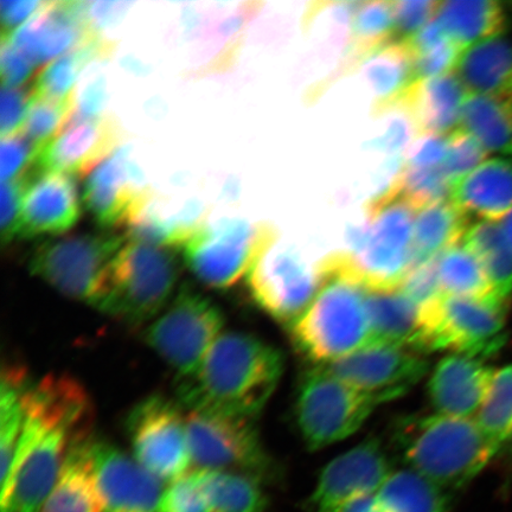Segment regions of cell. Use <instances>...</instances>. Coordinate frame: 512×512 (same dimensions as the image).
Wrapping results in <instances>:
<instances>
[{
  "mask_svg": "<svg viewBox=\"0 0 512 512\" xmlns=\"http://www.w3.org/2000/svg\"><path fill=\"white\" fill-rule=\"evenodd\" d=\"M367 310L371 344L399 345L421 352V309L400 288L367 290Z\"/></svg>",
  "mask_w": 512,
  "mask_h": 512,
  "instance_id": "4316f807",
  "label": "cell"
},
{
  "mask_svg": "<svg viewBox=\"0 0 512 512\" xmlns=\"http://www.w3.org/2000/svg\"><path fill=\"white\" fill-rule=\"evenodd\" d=\"M86 2H48L27 23L9 35L12 46L27 54L36 66L74 49L94 36L86 19Z\"/></svg>",
  "mask_w": 512,
  "mask_h": 512,
  "instance_id": "ffe728a7",
  "label": "cell"
},
{
  "mask_svg": "<svg viewBox=\"0 0 512 512\" xmlns=\"http://www.w3.org/2000/svg\"><path fill=\"white\" fill-rule=\"evenodd\" d=\"M341 512H379L376 495L358 498L356 501L349 503Z\"/></svg>",
  "mask_w": 512,
  "mask_h": 512,
  "instance_id": "9f6ffc18",
  "label": "cell"
},
{
  "mask_svg": "<svg viewBox=\"0 0 512 512\" xmlns=\"http://www.w3.org/2000/svg\"><path fill=\"white\" fill-rule=\"evenodd\" d=\"M93 437L76 440L41 512H104L93 467Z\"/></svg>",
  "mask_w": 512,
  "mask_h": 512,
  "instance_id": "484cf974",
  "label": "cell"
},
{
  "mask_svg": "<svg viewBox=\"0 0 512 512\" xmlns=\"http://www.w3.org/2000/svg\"><path fill=\"white\" fill-rule=\"evenodd\" d=\"M483 360L462 354L441 358L428 381V399L434 413L475 419L494 377Z\"/></svg>",
  "mask_w": 512,
  "mask_h": 512,
  "instance_id": "7402d4cb",
  "label": "cell"
},
{
  "mask_svg": "<svg viewBox=\"0 0 512 512\" xmlns=\"http://www.w3.org/2000/svg\"><path fill=\"white\" fill-rule=\"evenodd\" d=\"M252 419L190 411L187 434L191 462L201 470L233 471L266 480L275 475Z\"/></svg>",
  "mask_w": 512,
  "mask_h": 512,
  "instance_id": "4fadbf2b",
  "label": "cell"
},
{
  "mask_svg": "<svg viewBox=\"0 0 512 512\" xmlns=\"http://www.w3.org/2000/svg\"><path fill=\"white\" fill-rule=\"evenodd\" d=\"M450 201L469 219L501 222L512 211V160H485L451 184Z\"/></svg>",
  "mask_w": 512,
  "mask_h": 512,
  "instance_id": "cb8c5ba5",
  "label": "cell"
},
{
  "mask_svg": "<svg viewBox=\"0 0 512 512\" xmlns=\"http://www.w3.org/2000/svg\"><path fill=\"white\" fill-rule=\"evenodd\" d=\"M24 426L0 512H41L76 440L89 437L93 405L82 384L48 375L24 389Z\"/></svg>",
  "mask_w": 512,
  "mask_h": 512,
  "instance_id": "6da1fadb",
  "label": "cell"
},
{
  "mask_svg": "<svg viewBox=\"0 0 512 512\" xmlns=\"http://www.w3.org/2000/svg\"><path fill=\"white\" fill-rule=\"evenodd\" d=\"M437 271L443 296L499 302L482 264L463 242L438 256Z\"/></svg>",
  "mask_w": 512,
  "mask_h": 512,
  "instance_id": "8d00e7d4",
  "label": "cell"
},
{
  "mask_svg": "<svg viewBox=\"0 0 512 512\" xmlns=\"http://www.w3.org/2000/svg\"><path fill=\"white\" fill-rule=\"evenodd\" d=\"M142 171L130 159V149L119 146L87 176L82 203L101 230L127 227L151 201Z\"/></svg>",
  "mask_w": 512,
  "mask_h": 512,
  "instance_id": "2e32d148",
  "label": "cell"
},
{
  "mask_svg": "<svg viewBox=\"0 0 512 512\" xmlns=\"http://www.w3.org/2000/svg\"><path fill=\"white\" fill-rule=\"evenodd\" d=\"M126 241V234L114 232L44 241L31 252L29 271L64 296L95 306Z\"/></svg>",
  "mask_w": 512,
  "mask_h": 512,
  "instance_id": "ba28073f",
  "label": "cell"
},
{
  "mask_svg": "<svg viewBox=\"0 0 512 512\" xmlns=\"http://www.w3.org/2000/svg\"><path fill=\"white\" fill-rule=\"evenodd\" d=\"M393 472L380 440H364L326 464L307 507L311 512H341L358 498L376 495Z\"/></svg>",
  "mask_w": 512,
  "mask_h": 512,
  "instance_id": "9a60e30c",
  "label": "cell"
},
{
  "mask_svg": "<svg viewBox=\"0 0 512 512\" xmlns=\"http://www.w3.org/2000/svg\"><path fill=\"white\" fill-rule=\"evenodd\" d=\"M80 216L74 177L36 172L24 195L17 239L54 238L72 229Z\"/></svg>",
  "mask_w": 512,
  "mask_h": 512,
  "instance_id": "44dd1931",
  "label": "cell"
},
{
  "mask_svg": "<svg viewBox=\"0 0 512 512\" xmlns=\"http://www.w3.org/2000/svg\"><path fill=\"white\" fill-rule=\"evenodd\" d=\"M366 214V223L350 230L348 248L326 256V262L369 291L395 290L413 266L418 211L388 188L371 198Z\"/></svg>",
  "mask_w": 512,
  "mask_h": 512,
  "instance_id": "3957f363",
  "label": "cell"
},
{
  "mask_svg": "<svg viewBox=\"0 0 512 512\" xmlns=\"http://www.w3.org/2000/svg\"><path fill=\"white\" fill-rule=\"evenodd\" d=\"M324 284L288 331L313 366L339 360L371 344L367 288L347 275L324 270Z\"/></svg>",
  "mask_w": 512,
  "mask_h": 512,
  "instance_id": "5b68a950",
  "label": "cell"
},
{
  "mask_svg": "<svg viewBox=\"0 0 512 512\" xmlns=\"http://www.w3.org/2000/svg\"><path fill=\"white\" fill-rule=\"evenodd\" d=\"M504 446H508V450L512 457V434H511V437L509 438V440L507 441V444H505Z\"/></svg>",
  "mask_w": 512,
  "mask_h": 512,
  "instance_id": "680465c9",
  "label": "cell"
},
{
  "mask_svg": "<svg viewBox=\"0 0 512 512\" xmlns=\"http://www.w3.org/2000/svg\"><path fill=\"white\" fill-rule=\"evenodd\" d=\"M435 17L463 51L503 35L507 25L503 5L495 0H447L440 3Z\"/></svg>",
  "mask_w": 512,
  "mask_h": 512,
  "instance_id": "f1b7e54d",
  "label": "cell"
},
{
  "mask_svg": "<svg viewBox=\"0 0 512 512\" xmlns=\"http://www.w3.org/2000/svg\"><path fill=\"white\" fill-rule=\"evenodd\" d=\"M420 142L413 146L406 164L418 168H439L443 166L447 155L448 136L420 137Z\"/></svg>",
  "mask_w": 512,
  "mask_h": 512,
  "instance_id": "816d5d0a",
  "label": "cell"
},
{
  "mask_svg": "<svg viewBox=\"0 0 512 512\" xmlns=\"http://www.w3.org/2000/svg\"><path fill=\"white\" fill-rule=\"evenodd\" d=\"M38 151L40 149L32 144L23 133L2 138V145H0L2 183L16 181L34 171Z\"/></svg>",
  "mask_w": 512,
  "mask_h": 512,
  "instance_id": "7bdbcfd3",
  "label": "cell"
},
{
  "mask_svg": "<svg viewBox=\"0 0 512 512\" xmlns=\"http://www.w3.org/2000/svg\"><path fill=\"white\" fill-rule=\"evenodd\" d=\"M454 74L467 93L494 96L512 106V42L504 35L463 51Z\"/></svg>",
  "mask_w": 512,
  "mask_h": 512,
  "instance_id": "d4e9b609",
  "label": "cell"
},
{
  "mask_svg": "<svg viewBox=\"0 0 512 512\" xmlns=\"http://www.w3.org/2000/svg\"><path fill=\"white\" fill-rule=\"evenodd\" d=\"M462 242L482 264L496 298L507 304L512 294V249L501 222L471 223Z\"/></svg>",
  "mask_w": 512,
  "mask_h": 512,
  "instance_id": "1f68e13d",
  "label": "cell"
},
{
  "mask_svg": "<svg viewBox=\"0 0 512 512\" xmlns=\"http://www.w3.org/2000/svg\"><path fill=\"white\" fill-rule=\"evenodd\" d=\"M462 53L463 50L456 43L447 40L424 53L412 55L415 81H424L454 73Z\"/></svg>",
  "mask_w": 512,
  "mask_h": 512,
  "instance_id": "f6af8a7d",
  "label": "cell"
},
{
  "mask_svg": "<svg viewBox=\"0 0 512 512\" xmlns=\"http://www.w3.org/2000/svg\"><path fill=\"white\" fill-rule=\"evenodd\" d=\"M113 44L94 35L60 57L38 74L32 93L41 98L68 100L74 96V85L88 63L111 54Z\"/></svg>",
  "mask_w": 512,
  "mask_h": 512,
  "instance_id": "d590c367",
  "label": "cell"
},
{
  "mask_svg": "<svg viewBox=\"0 0 512 512\" xmlns=\"http://www.w3.org/2000/svg\"><path fill=\"white\" fill-rule=\"evenodd\" d=\"M460 128L489 153L512 157V106L494 96L469 94Z\"/></svg>",
  "mask_w": 512,
  "mask_h": 512,
  "instance_id": "4dcf8cb0",
  "label": "cell"
},
{
  "mask_svg": "<svg viewBox=\"0 0 512 512\" xmlns=\"http://www.w3.org/2000/svg\"><path fill=\"white\" fill-rule=\"evenodd\" d=\"M475 421L497 453L502 451L512 434V364L495 370Z\"/></svg>",
  "mask_w": 512,
  "mask_h": 512,
  "instance_id": "74e56055",
  "label": "cell"
},
{
  "mask_svg": "<svg viewBox=\"0 0 512 512\" xmlns=\"http://www.w3.org/2000/svg\"><path fill=\"white\" fill-rule=\"evenodd\" d=\"M220 307L196 288L184 284L145 331L151 349L184 379L200 368L221 336Z\"/></svg>",
  "mask_w": 512,
  "mask_h": 512,
  "instance_id": "30bf717a",
  "label": "cell"
},
{
  "mask_svg": "<svg viewBox=\"0 0 512 512\" xmlns=\"http://www.w3.org/2000/svg\"><path fill=\"white\" fill-rule=\"evenodd\" d=\"M75 95L68 100L41 98L32 93L24 136L38 149L55 138L73 118Z\"/></svg>",
  "mask_w": 512,
  "mask_h": 512,
  "instance_id": "ab89813d",
  "label": "cell"
},
{
  "mask_svg": "<svg viewBox=\"0 0 512 512\" xmlns=\"http://www.w3.org/2000/svg\"><path fill=\"white\" fill-rule=\"evenodd\" d=\"M441 2L435 0H398L392 2L394 41L405 42L437 16Z\"/></svg>",
  "mask_w": 512,
  "mask_h": 512,
  "instance_id": "ee69618b",
  "label": "cell"
},
{
  "mask_svg": "<svg viewBox=\"0 0 512 512\" xmlns=\"http://www.w3.org/2000/svg\"><path fill=\"white\" fill-rule=\"evenodd\" d=\"M322 367L363 392L399 399L424 379L430 363L425 354L411 348L370 344Z\"/></svg>",
  "mask_w": 512,
  "mask_h": 512,
  "instance_id": "e0dca14e",
  "label": "cell"
},
{
  "mask_svg": "<svg viewBox=\"0 0 512 512\" xmlns=\"http://www.w3.org/2000/svg\"><path fill=\"white\" fill-rule=\"evenodd\" d=\"M119 140V127L111 118L73 117L38 151L35 170L40 174L57 172L72 177L88 176L118 149Z\"/></svg>",
  "mask_w": 512,
  "mask_h": 512,
  "instance_id": "d6986e66",
  "label": "cell"
},
{
  "mask_svg": "<svg viewBox=\"0 0 512 512\" xmlns=\"http://www.w3.org/2000/svg\"><path fill=\"white\" fill-rule=\"evenodd\" d=\"M395 192L419 211L450 198L451 182L443 166L418 168L403 164L389 185Z\"/></svg>",
  "mask_w": 512,
  "mask_h": 512,
  "instance_id": "f35d334b",
  "label": "cell"
},
{
  "mask_svg": "<svg viewBox=\"0 0 512 512\" xmlns=\"http://www.w3.org/2000/svg\"><path fill=\"white\" fill-rule=\"evenodd\" d=\"M126 431L134 459L162 482L187 475L191 462L187 415L178 402L152 395L133 407Z\"/></svg>",
  "mask_w": 512,
  "mask_h": 512,
  "instance_id": "5bb4252c",
  "label": "cell"
},
{
  "mask_svg": "<svg viewBox=\"0 0 512 512\" xmlns=\"http://www.w3.org/2000/svg\"><path fill=\"white\" fill-rule=\"evenodd\" d=\"M394 444L409 470L448 494L464 489L497 456L475 419L437 413L400 419Z\"/></svg>",
  "mask_w": 512,
  "mask_h": 512,
  "instance_id": "277c9868",
  "label": "cell"
},
{
  "mask_svg": "<svg viewBox=\"0 0 512 512\" xmlns=\"http://www.w3.org/2000/svg\"><path fill=\"white\" fill-rule=\"evenodd\" d=\"M36 64L27 54L12 46L2 38V57H0V74L5 87L19 88L34 73Z\"/></svg>",
  "mask_w": 512,
  "mask_h": 512,
  "instance_id": "681fc988",
  "label": "cell"
},
{
  "mask_svg": "<svg viewBox=\"0 0 512 512\" xmlns=\"http://www.w3.org/2000/svg\"><path fill=\"white\" fill-rule=\"evenodd\" d=\"M175 249L127 239L95 307L132 326L155 320L172 300L181 272Z\"/></svg>",
  "mask_w": 512,
  "mask_h": 512,
  "instance_id": "8992f818",
  "label": "cell"
},
{
  "mask_svg": "<svg viewBox=\"0 0 512 512\" xmlns=\"http://www.w3.org/2000/svg\"><path fill=\"white\" fill-rule=\"evenodd\" d=\"M32 100L31 93L24 88L2 87V118L0 133L2 138L15 136L19 127L27 120Z\"/></svg>",
  "mask_w": 512,
  "mask_h": 512,
  "instance_id": "c3c4849f",
  "label": "cell"
},
{
  "mask_svg": "<svg viewBox=\"0 0 512 512\" xmlns=\"http://www.w3.org/2000/svg\"><path fill=\"white\" fill-rule=\"evenodd\" d=\"M450 495L418 472L394 471L376 494L379 512H447Z\"/></svg>",
  "mask_w": 512,
  "mask_h": 512,
  "instance_id": "836d02e7",
  "label": "cell"
},
{
  "mask_svg": "<svg viewBox=\"0 0 512 512\" xmlns=\"http://www.w3.org/2000/svg\"><path fill=\"white\" fill-rule=\"evenodd\" d=\"M399 288L419 307H424L443 296L438 279L437 259L413 267Z\"/></svg>",
  "mask_w": 512,
  "mask_h": 512,
  "instance_id": "7dc6e473",
  "label": "cell"
},
{
  "mask_svg": "<svg viewBox=\"0 0 512 512\" xmlns=\"http://www.w3.org/2000/svg\"><path fill=\"white\" fill-rule=\"evenodd\" d=\"M392 396L363 392L339 380L322 366L307 369L299 381L296 419L310 451L339 443L366 424Z\"/></svg>",
  "mask_w": 512,
  "mask_h": 512,
  "instance_id": "52a82bcc",
  "label": "cell"
},
{
  "mask_svg": "<svg viewBox=\"0 0 512 512\" xmlns=\"http://www.w3.org/2000/svg\"><path fill=\"white\" fill-rule=\"evenodd\" d=\"M408 140L407 126L403 121H394L389 130L376 140L374 146L386 152H400Z\"/></svg>",
  "mask_w": 512,
  "mask_h": 512,
  "instance_id": "11a10c76",
  "label": "cell"
},
{
  "mask_svg": "<svg viewBox=\"0 0 512 512\" xmlns=\"http://www.w3.org/2000/svg\"><path fill=\"white\" fill-rule=\"evenodd\" d=\"M467 96L462 81L450 73L414 83L398 110L418 137H447L459 128Z\"/></svg>",
  "mask_w": 512,
  "mask_h": 512,
  "instance_id": "603a6c76",
  "label": "cell"
},
{
  "mask_svg": "<svg viewBox=\"0 0 512 512\" xmlns=\"http://www.w3.org/2000/svg\"><path fill=\"white\" fill-rule=\"evenodd\" d=\"M107 102L106 82L104 76H98L83 87L81 93L75 98L73 117L82 119H96L104 117Z\"/></svg>",
  "mask_w": 512,
  "mask_h": 512,
  "instance_id": "f907efd6",
  "label": "cell"
},
{
  "mask_svg": "<svg viewBox=\"0 0 512 512\" xmlns=\"http://www.w3.org/2000/svg\"><path fill=\"white\" fill-rule=\"evenodd\" d=\"M36 175V171H31L16 181L2 183V242L8 245L15 239L18 234L19 217H21L23 200L25 192H27L32 178Z\"/></svg>",
  "mask_w": 512,
  "mask_h": 512,
  "instance_id": "bcb514c9",
  "label": "cell"
},
{
  "mask_svg": "<svg viewBox=\"0 0 512 512\" xmlns=\"http://www.w3.org/2000/svg\"><path fill=\"white\" fill-rule=\"evenodd\" d=\"M393 41L392 2L360 3L351 19L347 53L338 74L360 66L370 55Z\"/></svg>",
  "mask_w": 512,
  "mask_h": 512,
  "instance_id": "d6a6232c",
  "label": "cell"
},
{
  "mask_svg": "<svg viewBox=\"0 0 512 512\" xmlns=\"http://www.w3.org/2000/svg\"><path fill=\"white\" fill-rule=\"evenodd\" d=\"M489 152L463 128H457L448 136V147L443 169L451 184L470 174L485 160Z\"/></svg>",
  "mask_w": 512,
  "mask_h": 512,
  "instance_id": "60d3db41",
  "label": "cell"
},
{
  "mask_svg": "<svg viewBox=\"0 0 512 512\" xmlns=\"http://www.w3.org/2000/svg\"><path fill=\"white\" fill-rule=\"evenodd\" d=\"M361 67L373 95V111L377 114L398 110L416 83L412 54L403 42L393 41L377 50Z\"/></svg>",
  "mask_w": 512,
  "mask_h": 512,
  "instance_id": "83f0119b",
  "label": "cell"
},
{
  "mask_svg": "<svg viewBox=\"0 0 512 512\" xmlns=\"http://www.w3.org/2000/svg\"><path fill=\"white\" fill-rule=\"evenodd\" d=\"M210 512H265L261 480L233 471L198 470Z\"/></svg>",
  "mask_w": 512,
  "mask_h": 512,
  "instance_id": "e575fe53",
  "label": "cell"
},
{
  "mask_svg": "<svg viewBox=\"0 0 512 512\" xmlns=\"http://www.w3.org/2000/svg\"><path fill=\"white\" fill-rule=\"evenodd\" d=\"M91 454L104 512H158L162 480L106 441L93 439Z\"/></svg>",
  "mask_w": 512,
  "mask_h": 512,
  "instance_id": "ac0fdd59",
  "label": "cell"
},
{
  "mask_svg": "<svg viewBox=\"0 0 512 512\" xmlns=\"http://www.w3.org/2000/svg\"><path fill=\"white\" fill-rule=\"evenodd\" d=\"M470 226L469 217L450 198L420 210L414 224L412 268L437 259L458 245Z\"/></svg>",
  "mask_w": 512,
  "mask_h": 512,
  "instance_id": "f546056e",
  "label": "cell"
},
{
  "mask_svg": "<svg viewBox=\"0 0 512 512\" xmlns=\"http://www.w3.org/2000/svg\"><path fill=\"white\" fill-rule=\"evenodd\" d=\"M501 226H502L505 238H507L509 245L512 249V211L507 217H505L504 220L501 221Z\"/></svg>",
  "mask_w": 512,
  "mask_h": 512,
  "instance_id": "6f0895ef",
  "label": "cell"
},
{
  "mask_svg": "<svg viewBox=\"0 0 512 512\" xmlns=\"http://www.w3.org/2000/svg\"><path fill=\"white\" fill-rule=\"evenodd\" d=\"M246 279L254 302L287 330L303 316L324 284L319 261L313 264L279 238L260 254Z\"/></svg>",
  "mask_w": 512,
  "mask_h": 512,
  "instance_id": "7c38bea8",
  "label": "cell"
},
{
  "mask_svg": "<svg viewBox=\"0 0 512 512\" xmlns=\"http://www.w3.org/2000/svg\"><path fill=\"white\" fill-rule=\"evenodd\" d=\"M284 373L278 349L245 332H227L194 374L179 379L177 402L190 411L255 420Z\"/></svg>",
  "mask_w": 512,
  "mask_h": 512,
  "instance_id": "7a4b0ae2",
  "label": "cell"
},
{
  "mask_svg": "<svg viewBox=\"0 0 512 512\" xmlns=\"http://www.w3.org/2000/svg\"><path fill=\"white\" fill-rule=\"evenodd\" d=\"M277 239L270 224L221 219L197 230L183 247V258L202 284L226 290L247 277L260 254Z\"/></svg>",
  "mask_w": 512,
  "mask_h": 512,
  "instance_id": "8fae6325",
  "label": "cell"
},
{
  "mask_svg": "<svg viewBox=\"0 0 512 512\" xmlns=\"http://www.w3.org/2000/svg\"><path fill=\"white\" fill-rule=\"evenodd\" d=\"M48 2L42 0H21V2H11V0H2L0 2V15H2L3 35H9L18 29L17 25L25 19L34 17L38 11H41Z\"/></svg>",
  "mask_w": 512,
  "mask_h": 512,
  "instance_id": "db71d44e",
  "label": "cell"
},
{
  "mask_svg": "<svg viewBox=\"0 0 512 512\" xmlns=\"http://www.w3.org/2000/svg\"><path fill=\"white\" fill-rule=\"evenodd\" d=\"M504 304L441 296L420 307V350L450 351L485 360L507 342Z\"/></svg>",
  "mask_w": 512,
  "mask_h": 512,
  "instance_id": "9c48e42d",
  "label": "cell"
},
{
  "mask_svg": "<svg viewBox=\"0 0 512 512\" xmlns=\"http://www.w3.org/2000/svg\"><path fill=\"white\" fill-rule=\"evenodd\" d=\"M158 512H210L198 470L170 483L160 499Z\"/></svg>",
  "mask_w": 512,
  "mask_h": 512,
  "instance_id": "b9f144b4",
  "label": "cell"
},
{
  "mask_svg": "<svg viewBox=\"0 0 512 512\" xmlns=\"http://www.w3.org/2000/svg\"><path fill=\"white\" fill-rule=\"evenodd\" d=\"M128 2H86V19L89 30L95 35L111 25L117 24L124 17Z\"/></svg>",
  "mask_w": 512,
  "mask_h": 512,
  "instance_id": "f5cc1de1",
  "label": "cell"
}]
</instances>
